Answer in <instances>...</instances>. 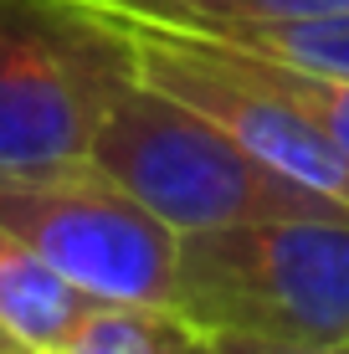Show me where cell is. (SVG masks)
<instances>
[{"label":"cell","instance_id":"ba28073f","mask_svg":"<svg viewBox=\"0 0 349 354\" xmlns=\"http://www.w3.org/2000/svg\"><path fill=\"white\" fill-rule=\"evenodd\" d=\"M196 344L170 303H113L98 298L52 354H185Z\"/></svg>","mask_w":349,"mask_h":354},{"label":"cell","instance_id":"4fadbf2b","mask_svg":"<svg viewBox=\"0 0 349 354\" xmlns=\"http://www.w3.org/2000/svg\"><path fill=\"white\" fill-rule=\"evenodd\" d=\"M93 6H108V10H139V6H149V0H93Z\"/></svg>","mask_w":349,"mask_h":354},{"label":"cell","instance_id":"3957f363","mask_svg":"<svg viewBox=\"0 0 349 354\" xmlns=\"http://www.w3.org/2000/svg\"><path fill=\"white\" fill-rule=\"evenodd\" d=\"M139 52L88 0H0V165L77 160Z\"/></svg>","mask_w":349,"mask_h":354},{"label":"cell","instance_id":"30bf717a","mask_svg":"<svg viewBox=\"0 0 349 354\" xmlns=\"http://www.w3.org/2000/svg\"><path fill=\"white\" fill-rule=\"evenodd\" d=\"M206 36V31H200ZM221 41V36H216ZM226 46H236V41H226ZM236 52L247 57L252 67L262 72V77H272L278 88L293 97V103H303L308 113H314V124L329 133L334 144L349 154V82L344 77H319V72H303V67H287V62H272V57H262V52H247V46H236Z\"/></svg>","mask_w":349,"mask_h":354},{"label":"cell","instance_id":"6da1fadb","mask_svg":"<svg viewBox=\"0 0 349 354\" xmlns=\"http://www.w3.org/2000/svg\"><path fill=\"white\" fill-rule=\"evenodd\" d=\"M170 308L211 339L349 344V211L180 231Z\"/></svg>","mask_w":349,"mask_h":354},{"label":"cell","instance_id":"277c9868","mask_svg":"<svg viewBox=\"0 0 349 354\" xmlns=\"http://www.w3.org/2000/svg\"><path fill=\"white\" fill-rule=\"evenodd\" d=\"M0 226L93 298L170 303L175 226L88 154L0 165Z\"/></svg>","mask_w":349,"mask_h":354},{"label":"cell","instance_id":"8fae6325","mask_svg":"<svg viewBox=\"0 0 349 354\" xmlns=\"http://www.w3.org/2000/svg\"><path fill=\"white\" fill-rule=\"evenodd\" d=\"M221 354H349V344H272V339H216Z\"/></svg>","mask_w":349,"mask_h":354},{"label":"cell","instance_id":"5bb4252c","mask_svg":"<svg viewBox=\"0 0 349 354\" xmlns=\"http://www.w3.org/2000/svg\"><path fill=\"white\" fill-rule=\"evenodd\" d=\"M0 354H31V349H26V344H16V339H10L6 328H0Z\"/></svg>","mask_w":349,"mask_h":354},{"label":"cell","instance_id":"7a4b0ae2","mask_svg":"<svg viewBox=\"0 0 349 354\" xmlns=\"http://www.w3.org/2000/svg\"><path fill=\"white\" fill-rule=\"evenodd\" d=\"M88 160H98L124 190H134L164 226H175V236L257 216L344 211L329 195L262 165L226 129H216L206 113L180 103L144 72L108 97Z\"/></svg>","mask_w":349,"mask_h":354},{"label":"cell","instance_id":"7c38bea8","mask_svg":"<svg viewBox=\"0 0 349 354\" xmlns=\"http://www.w3.org/2000/svg\"><path fill=\"white\" fill-rule=\"evenodd\" d=\"M185 354H221V349H216V339H211V334H196V344H190Z\"/></svg>","mask_w":349,"mask_h":354},{"label":"cell","instance_id":"52a82bcc","mask_svg":"<svg viewBox=\"0 0 349 354\" xmlns=\"http://www.w3.org/2000/svg\"><path fill=\"white\" fill-rule=\"evenodd\" d=\"M196 31L236 41L247 52L272 57V62L349 82V10H339V16H293V21H216V26H196Z\"/></svg>","mask_w":349,"mask_h":354},{"label":"cell","instance_id":"5b68a950","mask_svg":"<svg viewBox=\"0 0 349 354\" xmlns=\"http://www.w3.org/2000/svg\"><path fill=\"white\" fill-rule=\"evenodd\" d=\"M98 16L113 21L134 41L139 72L149 82H160L180 103L206 113L216 129H226L262 165L283 169L287 180L329 195L334 205L349 211V154L314 124V113L303 103H293L272 77H262L236 46L216 41V36H200V31L118 16V10H98Z\"/></svg>","mask_w":349,"mask_h":354},{"label":"cell","instance_id":"9c48e42d","mask_svg":"<svg viewBox=\"0 0 349 354\" xmlns=\"http://www.w3.org/2000/svg\"><path fill=\"white\" fill-rule=\"evenodd\" d=\"M339 10H349V0H149V6L118 10V16L196 31V26H216V21H293V16H339Z\"/></svg>","mask_w":349,"mask_h":354},{"label":"cell","instance_id":"8992f818","mask_svg":"<svg viewBox=\"0 0 349 354\" xmlns=\"http://www.w3.org/2000/svg\"><path fill=\"white\" fill-rule=\"evenodd\" d=\"M93 292L72 288L36 247L0 226V328L31 354H52L93 308Z\"/></svg>","mask_w":349,"mask_h":354}]
</instances>
